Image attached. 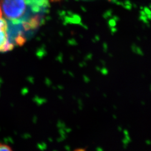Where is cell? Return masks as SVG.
<instances>
[{"instance_id":"obj_1","label":"cell","mask_w":151,"mask_h":151,"mask_svg":"<svg viewBox=\"0 0 151 151\" xmlns=\"http://www.w3.org/2000/svg\"><path fill=\"white\" fill-rule=\"evenodd\" d=\"M34 0H1L0 7L4 17L14 24L26 21L25 16L30 5L40 7Z\"/></svg>"},{"instance_id":"obj_2","label":"cell","mask_w":151,"mask_h":151,"mask_svg":"<svg viewBox=\"0 0 151 151\" xmlns=\"http://www.w3.org/2000/svg\"><path fill=\"white\" fill-rule=\"evenodd\" d=\"M13 48L10 40L7 20L3 16L0 7V52L9 51Z\"/></svg>"},{"instance_id":"obj_3","label":"cell","mask_w":151,"mask_h":151,"mask_svg":"<svg viewBox=\"0 0 151 151\" xmlns=\"http://www.w3.org/2000/svg\"><path fill=\"white\" fill-rule=\"evenodd\" d=\"M0 151H12V149L7 145H6L5 144L0 143Z\"/></svg>"},{"instance_id":"obj_4","label":"cell","mask_w":151,"mask_h":151,"mask_svg":"<svg viewBox=\"0 0 151 151\" xmlns=\"http://www.w3.org/2000/svg\"><path fill=\"white\" fill-rule=\"evenodd\" d=\"M49 1H50L52 2H58L61 1L62 0H49Z\"/></svg>"}]
</instances>
